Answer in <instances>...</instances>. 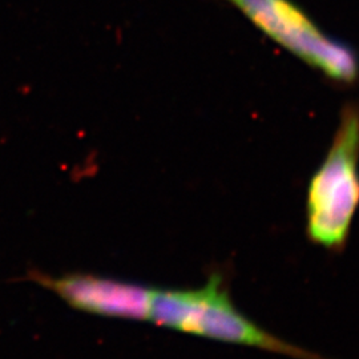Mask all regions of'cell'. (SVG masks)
<instances>
[{"label": "cell", "instance_id": "6da1fadb", "mask_svg": "<svg viewBox=\"0 0 359 359\" xmlns=\"http://www.w3.org/2000/svg\"><path fill=\"white\" fill-rule=\"evenodd\" d=\"M149 320L160 326L297 359H325L268 333L236 308L221 276L196 289L154 290Z\"/></svg>", "mask_w": 359, "mask_h": 359}, {"label": "cell", "instance_id": "3957f363", "mask_svg": "<svg viewBox=\"0 0 359 359\" xmlns=\"http://www.w3.org/2000/svg\"><path fill=\"white\" fill-rule=\"evenodd\" d=\"M265 35L309 65L337 81L353 83L359 75L355 51L325 35L290 0H229Z\"/></svg>", "mask_w": 359, "mask_h": 359}, {"label": "cell", "instance_id": "277c9868", "mask_svg": "<svg viewBox=\"0 0 359 359\" xmlns=\"http://www.w3.org/2000/svg\"><path fill=\"white\" fill-rule=\"evenodd\" d=\"M69 305L108 317L149 320L154 292L135 283H121L93 276H67L39 278Z\"/></svg>", "mask_w": 359, "mask_h": 359}, {"label": "cell", "instance_id": "7a4b0ae2", "mask_svg": "<svg viewBox=\"0 0 359 359\" xmlns=\"http://www.w3.org/2000/svg\"><path fill=\"white\" fill-rule=\"evenodd\" d=\"M359 208V112L347 107L333 144L309 181L306 234L327 250H342Z\"/></svg>", "mask_w": 359, "mask_h": 359}]
</instances>
